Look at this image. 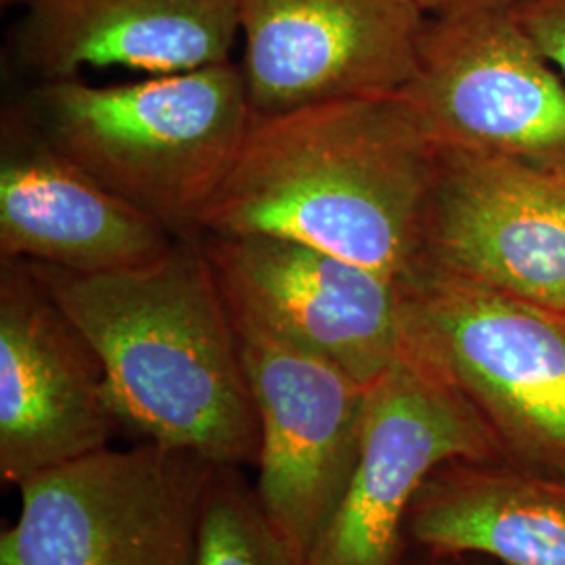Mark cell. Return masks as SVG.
<instances>
[{
    "label": "cell",
    "mask_w": 565,
    "mask_h": 565,
    "mask_svg": "<svg viewBox=\"0 0 565 565\" xmlns=\"http://www.w3.org/2000/svg\"><path fill=\"white\" fill-rule=\"evenodd\" d=\"M195 565H303L268 522L242 467L216 469Z\"/></svg>",
    "instance_id": "16"
},
{
    "label": "cell",
    "mask_w": 565,
    "mask_h": 565,
    "mask_svg": "<svg viewBox=\"0 0 565 565\" xmlns=\"http://www.w3.org/2000/svg\"><path fill=\"white\" fill-rule=\"evenodd\" d=\"M438 166L401 95L254 116L203 235L291 239L403 281L424 263Z\"/></svg>",
    "instance_id": "1"
},
{
    "label": "cell",
    "mask_w": 565,
    "mask_h": 565,
    "mask_svg": "<svg viewBox=\"0 0 565 565\" xmlns=\"http://www.w3.org/2000/svg\"><path fill=\"white\" fill-rule=\"evenodd\" d=\"M228 306L371 385L403 352L398 281L268 235H203Z\"/></svg>",
    "instance_id": "11"
},
{
    "label": "cell",
    "mask_w": 565,
    "mask_h": 565,
    "mask_svg": "<svg viewBox=\"0 0 565 565\" xmlns=\"http://www.w3.org/2000/svg\"><path fill=\"white\" fill-rule=\"evenodd\" d=\"M237 0H28L9 60L32 84L81 78L86 67L147 76L231 61Z\"/></svg>",
    "instance_id": "14"
},
{
    "label": "cell",
    "mask_w": 565,
    "mask_h": 565,
    "mask_svg": "<svg viewBox=\"0 0 565 565\" xmlns=\"http://www.w3.org/2000/svg\"><path fill=\"white\" fill-rule=\"evenodd\" d=\"M424 260L565 319V172L440 151Z\"/></svg>",
    "instance_id": "12"
},
{
    "label": "cell",
    "mask_w": 565,
    "mask_h": 565,
    "mask_svg": "<svg viewBox=\"0 0 565 565\" xmlns=\"http://www.w3.org/2000/svg\"><path fill=\"white\" fill-rule=\"evenodd\" d=\"M408 546L501 565H565V478L501 457L438 465L406 513Z\"/></svg>",
    "instance_id": "15"
},
{
    "label": "cell",
    "mask_w": 565,
    "mask_h": 565,
    "mask_svg": "<svg viewBox=\"0 0 565 565\" xmlns=\"http://www.w3.org/2000/svg\"><path fill=\"white\" fill-rule=\"evenodd\" d=\"M124 434L95 345L32 264L0 260V480L20 488Z\"/></svg>",
    "instance_id": "9"
},
{
    "label": "cell",
    "mask_w": 565,
    "mask_h": 565,
    "mask_svg": "<svg viewBox=\"0 0 565 565\" xmlns=\"http://www.w3.org/2000/svg\"><path fill=\"white\" fill-rule=\"evenodd\" d=\"M15 105L42 139L177 239H202L254 118L233 61L111 86L42 82Z\"/></svg>",
    "instance_id": "3"
},
{
    "label": "cell",
    "mask_w": 565,
    "mask_h": 565,
    "mask_svg": "<svg viewBox=\"0 0 565 565\" xmlns=\"http://www.w3.org/2000/svg\"><path fill=\"white\" fill-rule=\"evenodd\" d=\"M398 565H501L478 555H457V553H438L408 546L403 562Z\"/></svg>",
    "instance_id": "19"
},
{
    "label": "cell",
    "mask_w": 565,
    "mask_h": 565,
    "mask_svg": "<svg viewBox=\"0 0 565 565\" xmlns=\"http://www.w3.org/2000/svg\"><path fill=\"white\" fill-rule=\"evenodd\" d=\"M401 287L403 345L484 422L501 459L565 478V319L431 263Z\"/></svg>",
    "instance_id": "4"
},
{
    "label": "cell",
    "mask_w": 565,
    "mask_h": 565,
    "mask_svg": "<svg viewBox=\"0 0 565 565\" xmlns=\"http://www.w3.org/2000/svg\"><path fill=\"white\" fill-rule=\"evenodd\" d=\"M457 457H501L480 415L406 350L366 387L363 446L342 503L303 565H398L406 513L427 476Z\"/></svg>",
    "instance_id": "8"
},
{
    "label": "cell",
    "mask_w": 565,
    "mask_h": 565,
    "mask_svg": "<svg viewBox=\"0 0 565 565\" xmlns=\"http://www.w3.org/2000/svg\"><path fill=\"white\" fill-rule=\"evenodd\" d=\"M198 452L107 446L18 488L0 565H195L216 469Z\"/></svg>",
    "instance_id": "5"
},
{
    "label": "cell",
    "mask_w": 565,
    "mask_h": 565,
    "mask_svg": "<svg viewBox=\"0 0 565 565\" xmlns=\"http://www.w3.org/2000/svg\"><path fill=\"white\" fill-rule=\"evenodd\" d=\"M427 18H446L482 9H513L524 0H411Z\"/></svg>",
    "instance_id": "18"
},
{
    "label": "cell",
    "mask_w": 565,
    "mask_h": 565,
    "mask_svg": "<svg viewBox=\"0 0 565 565\" xmlns=\"http://www.w3.org/2000/svg\"><path fill=\"white\" fill-rule=\"evenodd\" d=\"M30 264L95 345L126 436L256 467L258 413L202 239H177L158 260L118 273Z\"/></svg>",
    "instance_id": "2"
},
{
    "label": "cell",
    "mask_w": 565,
    "mask_h": 565,
    "mask_svg": "<svg viewBox=\"0 0 565 565\" xmlns=\"http://www.w3.org/2000/svg\"><path fill=\"white\" fill-rule=\"evenodd\" d=\"M237 2L254 116L401 95L429 21L411 0Z\"/></svg>",
    "instance_id": "10"
},
{
    "label": "cell",
    "mask_w": 565,
    "mask_h": 565,
    "mask_svg": "<svg viewBox=\"0 0 565 565\" xmlns=\"http://www.w3.org/2000/svg\"><path fill=\"white\" fill-rule=\"evenodd\" d=\"M513 13L565 76V0H524L513 7Z\"/></svg>",
    "instance_id": "17"
},
{
    "label": "cell",
    "mask_w": 565,
    "mask_h": 565,
    "mask_svg": "<svg viewBox=\"0 0 565 565\" xmlns=\"http://www.w3.org/2000/svg\"><path fill=\"white\" fill-rule=\"evenodd\" d=\"M401 97L440 151L565 172V76L513 9L429 18Z\"/></svg>",
    "instance_id": "7"
},
{
    "label": "cell",
    "mask_w": 565,
    "mask_h": 565,
    "mask_svg": "<svg viewBox=\"0 0 565 565\" xmlns=\"http://www.w3.org/2000/svg\"><path fill=\"white\" fill-rule=\"evenodd\" d=\"M2 2V7H11L13 2H18V0H0Z\"/></svg>",
    "instance_id": "20"
},
{
    "label": "cell",
    "mask_w": 565,
    "mask_h": 565,
    "mask_svg": "<svg viewBox=\"0 0 565 565\" xmlns=\"http://www.w3.org/2000/svg\"><path fill=\"white\" fill-rule=\"evenodd\" d=\"M177 237L67 160L11 103L0 126V260L74 273L153 263Z\"/></svg>",
    "instance_id": "13"
},
{
    "label": "cell",
    "mask_w": 565,
    "mask_h": 565,
    "mask_svg": "<svg viewBox=\"0 0 565 565\" xmlns=\"http://www.w3.org/2000/svg\"><path fill=\"white\" fill-rule=\"evenodd\" d=\"M228 308L260 427L254 492L268 522L306 564L359 461L369 385Z\"/></svg>",
    "instance_id": "6"
}]
</instances>
